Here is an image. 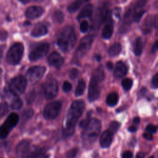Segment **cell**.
Masks as SVG:
<instances>
[{
    "mask_svg": "<svg viewBox=\"0 0 158 158\" xmlns=\"http://www.w3.org/2000/svg\"><path fill=\"white\" fill-rule=\"evenodd\" d=\"M10 92H11V97H12V99L10 102V107L12 109H14V110H19L22 106V104H23L22 101L18 96L17 94L12 93V91Z\"/></svg>",
    "mask_w": 158,
    "mask_h": 158,
    "instance_id": "603a6c76",
    "label": "cell"
},
{
    "mask_svg": "<svg viewBox=\"0 0 158 158\" xmlns=\"http://www.w3.org/2000/svg\"><path fill=\"white\" fill-rule=\"evenodd\" d=\"M106 65H107V67L109 69H110V70L112 69L113 68V66H114L113 64H112L111 62H107Z\"/></svg>",
    "mask_w": 158,
    "mask_h": 158,
    "instance_id": "681fc988",
    "label": "cell"
},
{
    "mask_svg": "<svg viewBox=\"0 0 158 158\" xmlns=\"http://www.w3.org/2000/svg\"><path fill=\"white\" fill-rule=\"evenodd\" d=\"M120 123L117 121H114L112 122L109 125V130L114 135L120 128Z\"/></svg>",
    "mask_w": 158,
    "mask_h": 158,
    "instance_id": "1f68e13d",
    "label": "cell"
},
{
    "mask_svg": "<svg viewBox=\"0 0 158 158\" xmlns=\"http://www.w3.org/2000/svg\"><path fill=\"white\" fill-rule=\"evenodd\" d=\"M46 67L41 65L33 66L28 69L27 72V78L32 82L40 80L44 74Z\"/></svg>",
    "mask_w": 158,
    "mask_h": 158,
    "instance_id": "4fadbf2b",
    "label": "cell"
},
{
    "mask_svg": "<svg viewBox=\"0 0 158 158\" xmlns=\"http://www.w3.org/2000/svg\"><path fill=\"white\" fill-rule=\"evenodd\" d=\"M48 33L47 27L42 23H38L35 25L31 30V35L34 37H41L46 35Z\"/></svg>",
    "mask_w": 158,
    "mask_h": 158,
    "instance_id": "ffe728a7",
    "label": "cell"
},
{
    "mask_svg": "<svg viewBox=\"0 0 158 158\" xmlns=\"http://www.w3.org/2000/svg\"><path fill=\"white\" fill-rule=\"evenodd\" d=\"M139 121H140V119H139V118L138 117L134 118V119H133V122H134L135 124L139 123Z\"/></svg>",
    "mask_w": 158,
    "mask_h": 158,
    "instance_id": "f907efd6",
    "label": "cell"
},
{
    "mask_svg": "<svg viewBox=\"0 0 158 158\" xmlns=\"http://www.w3.org/2000/svg\"><path fill=\"white\" fill-rule=\"evenodd\" d=\"M144 156H145V154H144V152H138V153L136 154V158H144Z\"/></svg>",
    "mask_w": 158,
    "mask_h": 158,
    "instance_id": "7dc6e473",
    "label": "cell"
},
{
    "mask_svg": "<svg viewBox=\"0 0 158 158\" xmlns=\"http://www.w3.org/2000/svg\"><path fill=\"white\" fill-rule=\"evenodd\" d=\"M50 46L48 43H42L38 44L30 51L29 54V59L31 61H36L44 57L48 52Z\"/></svg>",
    "mask_w": 158,
    "mask_h": 158,
    "instance_id": "30bf717a",
    "label": "cell"
},
{
    "mask_svg": "<svg viewBox=\"0 0 158 158\" xmlns=\"http://www.w3.org/2000/svg\"><path fill=\"white\" fill-rule=\"evenodd\" d=\"M83 2V0H75L70 4L67 7V10L70 13H73L76 12L81 6Z\"/></svg>",
    "mask_w": 158,
    "mask_h": 158,
    "instance_id": "83f0119b",
    "label": "cell"
},
{
    "mask_svg": "<svg viewBox=\"0 0 158 158\" xmlns=\"http://www.w3.org/2000/svg\"><path fill=\"white\" fill-rule=\"evenodd\" d=\"M8 112V106L6 102L0 103V119Z\"/></svg>",
    "mask_w": 158,
    "mask_h": 158,
    "instance_id": "d6a6232c",
    "label": "cell"
},
{
    "mask_svg": "<svg viewBox=\"0 0 158 158\" xmlns=\"http://www.w3.org/2000/svg\"><path fill=\"white\" fill-rule=\"evenodd\" d=\"M85 107V104L82 100H77L72 102L69 108L65 125L62 131V134L64 137H69L73 134L75 125L78 118L82 115Z\"/></svg>",
    "mask_w": 158,
    "mask_h": 158,
    "instance_id": "6da1fadb",
    "label": "cell"
},
{
    "mask_svg": "<svg viewBox=\"0 0 158 158\" xmlns=\"http://www.w3.org/2000/svg\"><path fill=\"white\" fill-rule=\"evenodd\" d=\"M90 115H91V114H89V115L88 114V117H87L85 119L81 120V121L80 122L79 125H80V127L81 128H84L88 125V123H89V120H90V119H91V118H90Z\"/></svg>",
    "mask_w": 158,
    "mask_h": 158,
    "instance_id": "60d3db41",
    "label": "cell"
},
{
    "mask_svg": "<svg viewBox=\"0 0 158 158\" xmlns=\"http://www.w3.org/2000/svg\"><path fill=\"white\" fill-rule=\"evenodd\" d=\"M7 36L8 33L6 30L3 29H0V41H4L6 40Z\"/></svg>",
    "mask_w": 158,
    "mask_h": 158,
    "instance_id": "b9f144b4",
    "label": "cell"
},
{
    "mask_svg": "<svg viewBox=\"0 0 158 158\" xmlns=\"http://www.w3.org/2000/svg\"><path fill=\"white\" fill-rule=\"evenodd\" d=\"M122 158H133V153L130 151H126L122 154Z\"/></svg>",
    "mask_w": 158,
    "mask_h": 158,
    "instance_id": "7bdbcfd3",
    "label": "cell"
},
{
    "mask_svg": "<svg viewBox=\"0 0 158 158\" xmlns=\"http://www.w3.org/2000/svg\"><path fill=\"white\" fill-rule=\"evenodd\" d=\"M133 85V81L131 79L126 78H124L122 81V86L124 90L128 91L132 86Z\"/></svg>",
    "mask_w": 158,
    "mask_h": 158,
    "instance_id": "4dcf8cb0",
    "label": "cell"
},
{
    "mask_svg": "<svg viewBox=\"0 0 158 158\" xmlns=\"http://www.w3.org/2000/svg\"><path fill=\"white\" fill-rule=\"evenodd\" d=\"M64 14L60 10H55L52 15V20L55 22H57L58 23H60L64 21Z\"/></svg>",
    "mask_w": 158,
    "mask_h": 158,
    "instance_id": "f546056e",
    "label": "cell"
},
{
    "mask_svg": "<svg viewBox=\"0 0 158 158\" xmlns=\"http://www.w3.org/2000/svg\"><path fill=\"white\" fill-rule=\"evenodd\" d=\"M43 1V0H19V1H20L23 4H27V3L31 2H39V1Z\"/></svg>",
    "mask_w": 158,
    "mask_h": 158,
    "instance_id": "bcb514c9",
    "label": "cell"
},
{
    "mask_svg": "<svg viewBox=\"0 0 158 158\" xmlns=\"http://www.w3.org/2000/svg\"><path fill=\"white\" fill-rule=\"evenodd\" d=\"M101 128V124L99 120L94 118L90 119L81 133V139L85 147L90 148L92 146L98 137Z\"/></svg>",
    "mask_w": 158,
    "mask_h": 158,
    "instance_id": "3957f363",
    "label": "cell"
},
{
    "mask_svg": "<svg viewBox=\"0 0 158 158\" xmlns=\"http://www.w3.org/2000/svg\"><path fill=\"white\" fill-rule=\"evenodd\" d=\"M96 58L97 59V60H98V61L101 60V56H99V55H96Z\"/></svg>",
    "mask_w": 158,
    "mask_h": 158,
    "instance_id": "f5cc1de1",
    "label": "cell"
},
{
    "mask_svg": "<svg viewBox=\"0 0 158 158\" xmlns=\"http://www.w3.org/2000/svg\"><path fill=\"white\" fill-rule=\"evenodd\" d=\"M105 77L103 67L101 65L96 68L93 72L88 88V98L90 102H94L98 99L100 95L99 84Z\"/></svg>",
    "mask_w": 158,
    "mask_h": 158,
    "instance_id": "277c9868",
    "label": "cell"
},
{
    "mask_svg": "<svg viewBox=\"0 0 158 158\" xmlns=\"http://www.w3.org/2000/svg\"><path fill=\"white\" fill-rule=\"evenodd\" d=\"M152 26H153V17H152L151 15H149L144 19L142 24L141 30L143 33L145 35L149 33L151 31V28Z\"/></svg>",
    "mask_w": 158,
    "mask_h": 158,
    "instance_id": "7402d4cb",
    "label": "cell"
},
{
    "mask_svg": "<svg viewBox=\"0 0 158 158\" xmlns=\"http://www.w3.org/2000/svg\"><path fill=\"white\" fill-rule=\"evenodd\" d=\"M30 152V143L28 140L21 141L16 147V153L20 158H26Z\"/></svg>",
    "mask_w": 158,
    "mask_h": 158,
    "instance_id": "5bb4252c",
    "label": "cell"
},
{
    "mask_svg": "<svg viewBox=\"0 0 158 158\" xmlns=\"http://www.w3.org/2000/svg\"><path fill=\"white\" fill-rule=\"evenodd\" d=\"M33 110L31 109H28L25 110L22 114V120L26 121L31 118L33 115Z\"/></svg>",
    "mask_w": 158,
    "mask_h": 158,
    "instance_id": "836d02e7",
    "label": "cell"
},
{
    "mask_svg": "<svg viewBox=\"0 0 158 158\" xmlns=\"http://www.w3.org/2000/svg\"><path fill=\"white\" fill-rule=\"evenodd\" d=\"M49 64L54 67L59 69L64 64L63 57L57 52H52L48 59Z\"/></svg>",
    "mask_w": 158,
    "mask_h": 158,
    "instance_id": "2e32d148",
    "label": "cell"
},
{
    "mask_svg": "<svg viewBox=\"0 0 158 158\" xmlns=\"http://www.w3.org/2000/svg\"><path fill=\"white\" fill-rule=\"evenodd\" d=\"M143 136L144 138H145L147 140H152L153 139V136H152V135L149 133H144L143 135Z\"/></svg>",
    "mask_w": 158,
    "mask_h": 158,
    "instance_id": "ee69618b",
    "label": "cell"
},
{
    "mask_svg": "<svg viewBox=\"0 0 158 158\" xmlns=\"http://www.w3.org/2000/svg\"><path fill=\"white\" fill-rule=\"evenodd\" d=\"M19 120V116L16 113L10 114L2 125L0 127V138H6L17 125Z\"/></svg>",
    "mask_w": 158,
    "mask_h": 158,
    "instance_id": "52a82bcc",
    "label": "cell"
},
{
    "mask_svg": "<svg viewBox=\"0 0 158 158\" xmlns=\"http://www.w3.org/2000/svg\"><path fill=\"white\" fill-rule=\"evenodd\" d=\"M78 75V70L76 68L72 69L69 73V77L72 80L75 79Z\"/></svg>",
    "mask_w": 158,
    "mask_h": 158,
    "instance_id": "ab89813d",
    "label": "cell"
},
{
    "mask_svg": "<svg viewBox=\"0 0 158 158\" xmlns=\"http://www.w3.org/2000/svg\"><path fill=\"white\" fill-rule=\"evenodd\" d=\"M151 86L154 88H157L158 86V73H156L151 80Z\"/></svg>",
    "mask_w": 158,
    "mask_h": 158,
    "instance_id": "f35d334b",
    "label": "cell"
},
{
    "mask_svg": "<svg viewBox=\"0 0 158 158\" xmlns=\"http://www.w3.org/2000/svg\"><path fill=\"white\" fill-rule=\"evenodd\" d=\"M1 73H2V69L0 68V79H1Z\"/></svg>",
    "mask_w": 158,
    "mask_h": 158,
    "instance_id": "db71d44e",
    "label": "cell"
},
{
    "mask_svg": "<svg viewBox=\"0 0 158 158\" xmlns=\"http://www.w3.org/2000/svg\"><path fill=\"white\" fill-rule=\"evenodd\" d=\"M27 85V80L26 78L22 75H19L11 80L8 89L18 95L24 93Z\"/></svg>",
    "mask_w": 158,
    "mask_h": 158,
    "instance_id": "ba28073f",
    "label": "cell"
},
{
    "mask_svg": "<svg viewBox=\"0 0 158 158\" xmlns=\"http://www.w3.org/2000/svg\"><path fill=\"white\" fill-rule=\"evenodd\" d=\"M144 43L143 41L141 38H136L135 44H134V48H133V52L137 56H139L141 54L143 49Z\"/></svg>",
    "mask_w": 158,
    "mask_h": 158,
    "instance_id": "484cf974",
    "label": "cell"
},
{
    "mask_svg": "<svg viewBox=\"0 0 158 158\" xmlns=\"http://www.w3.org/2000/svg\"><path fill=\"white\" fill-rule=\"evenodd\" d=\"M2 56H3V49H0V63H1V60L2 59Z\"/></svg>",
    "mask_w": 158,
    "mask_h": 158,
    "instance_id": "816d5d0a",
    "label": "cell"
},
{
    "mask_svg": "<svg viewBox=\"0 0 158 158\" xmlns=\"http://www.w3.org/2000/svg\"><path fill=\"white\" fill-rule=\"evenodd\" d=\"M146 131L148 133H149L151 134L155 133L157 131V127L156 125H152V124H149V125L146 126Z\"/></svg>",
    "mask_w": 158,
    "mask_h": 158,
    "instance_id": "8d00e7d4",
    "label": "cell"
},
{
    "mask_svg": "<svg viewBox=\"0 0 158 158\" xmlns=\"http://www.w3.org/2000/svg\"><path fill=\"white\" fill-rule=\"evenodd\" d=\"M44 12L43 9L40 6H33L29 7L25 12L26 17L31 20L36 19L42 15Z\"/></svg>",
    "mask_w": 158,
    "mask_h": 158,
    "instance_id": "9a60e30c",
    "label": "cell"
},
{
    "mask_svg": "<svg viewBox=\"0 0 158 158\" xmlns=\"http://www.w3.org/2000/svg\"><path fill=\"white\" fill-rule=\"evenodd\" d=\"M24 47L21 43H14L8 50L6 54V60L11 65L18 64L23 56Z\"/></svg>",
    "mask_w": 158,
    "mask_h": 158,
    "instance_id": "5b68a950",
    "label": "cell"
},
{
    "mask_svg": "<svg viewBox=\"0 0 158 158\" xmlns=\"http://www.w3.org/2000/svg\"><path fill=\"white\" fill-rule=\"evenodd\" d=\"M128 130L130 132H134V131H136L137 130V128L135 126H130V127H128Z\"/></svg>",
    "mask_w": 158,
    "mask_h": 158,
    "instance_id": "c3c4849f",
    "label": "cell"
},
{
    "mask_svg": "<svg viewBox=\"0 0 158 158\" xmlns=\"http://www.w3.org/2000/svg\"><path fill=\"white\" fill-rule=\"evenodd\" d=\"M127 71L128 68L125 63L122 61H118L115 65L114 75L116 78H121L127 74Z\"/></svg>",
    "mask_w": 158,
    "mask_h": 158,
    "instance_id": "d6986e66",
    "label": "cell"
},
{
    "mask_svg": "<svg viewBox=\"0 0 158 158\" xmlns=\"http://www.w3.org/2000/svg\"><path fill=\"white\" fill-rule=\"evenodd\" d=\"M77 37L75 30L71 26H66L60 29L56 36L58 47L64 52L71 51L76 43Z\"/></svg>",
    "mask_w": 158,
    "mask_h": 158,
    "instance_id": "7a4b0ae2",
    "label": "cell"
},
{
    "mask_svg": "<svg viewBox=\"0 0 158 158\" xmlns=\"http://www.w3.org/2000/svg\"><path fill=\"white\" fill-rule=\"evenodd\" d=\"M149 158H154V156H150Z\"/></svg>",
    "mask_w": 158,
    "mask_h": 158,
    "instance_id": "11a10c76",
    "label": "cell"
},
{
    "mask_svg": "<svg viewBox=\"0 0 158 158\" xmlns=\"http://www.w3.org/2000/svg\"><path fill=\"white\" fill-rule=\"evenodd\" d=\"M61 103L59 101H53L48 103L44 109L43 116L46 119H54L58 116L61 110Z\"/></svg>",
    "mask_w": 158,
    "mask_h": 158,
    "instance_id": "7c38bea8",
    "label": "cell"
},
{
    "mask_svg": "<svg viewBox=\"0 0 158 158\" xmlns=\"http://www.w3.org/2000/svg\"><path fill=\"white\" fill-rule=\"evenodd\" d=\"M89 24L86 20H83L81 22L80 25V30L82 33H85L88 30Z\"/></svg>",
    "mask_w": 158,
    "mask_h": 158,
    "instance_id": "d590c367",
    "label": "cell"
},
{
    "mask_svg": "<svg viewBox=\"0 0 158 158\" xmlns=\"http://www.w3.org/2000/svg\"><path fill=\"white\" fill-rule=\"evenodd\" d=\"M62 89H63V91L64 92H65V93L69 92L72 89V85H71V83H69L67 81H65L63 83Z\"/></svg>",
    "mask_w": 158,
    "mask_h": 158,
    "instance_id": "74e56055",
    "label": "cell"
},
{
    "mask_svg": "<svg viewBox=\"0 0 158 158\" xmlns=\"http://www.w3.org/2000/svg\"><path fill=\"white\" fill-rule=\"evenodd\" d=\"M157 43H158L157 41H156V42H155L154 44H153L152 48V49H151V52H152V53H154V52H155L157 51V49H158Z\"/></svg>",
    "mask_w": 158,
    "mask_h": 158,
    "instance_id": "f6af8a7d",
    "label": "cell"
},
{
    "mask_svg": "<svg viewBox=\"0 0 158 158\" xmlns=\"http://www.w3.org/2000/svg\"><path fill=\"white\" fill-rule=\"evenodd\" d=\"M86 87V83L85 81L81 79L80 80L77 85V86L76 88L75 91V94L76 96H80L81 95L83 94Z\"/></svg>",
    "mask_w": 158,
    "mask_h": 158,
    "instance_id": "f1b7e54d",
    "label": "cell"
},
{
    "mask_svg": "<svg viewBox=\"0 0 158 158\" xmlns=\"http://www.w3.org/2000/svg\"><path fill=\"white\" fill-rule=\"evenodd\" d=\"M118 100V95L116 92H112L109 93L106 98V102L110 107L115 106Z\"/></svg>",
    "mask_w": 158,
    "mask_h": 158,
    "instance_id": "d4e9b609",
    "label": "cell"
},
{
    "mask_svg": "<svg viewBox=\"0 0 158 158\" xmlns=\"http://www.w3.org/2000/svg\"><path fill=\"white\" fill-rule=\"evenodd\" d=\"M83 1H89V0H83Z\"/></svg>",
    "mask_w": 158,
    "mask_h": 158,
    "instance_id": "9f6ffc18",
    "label": "cell"
},
{
    "mask_svg": "<svg viewBox=\"0 0 158 158\" xmlns=\"http://www.w3.org/2000/svg\"><path fill=\"white\" fill-rule=\"evenodd\" d=\"M122 50V46L119 43H115L112 44L108 50V54L110 57L118 56Z\"/></svg>",
    "mask_w": 158,
    "mask_h": 158,
    "instance_id": "4316f807",
    "label": "cell"
},
{
    "mask_svg": "<svg viewBox=\"0 0 158 158\" xmlns=\"http://www.w3.org/2000/svg\"><path fill=\"white\" fill-rule=\"evenodd\" d=\"M114 30L113 20L109 18L106 22L102 31V38L105 40H109L112 35Z\"/></svg>",
    "mask_w": 158,
    "mask_h": 158,
    "instance_id": "ac0fdd59",
    "label": "cell"
},
{
    "mask_svg": "<svg viewBox=\"0 0 158 158\" xmlns=\"http://www.w3.org/2000/svg\"><path fill=\"white\" fill-rule=\"evenodd\" d=\"M109 6L108 2H104L98 7L93 22V28H97L105 23L109 18Z\"/></svg>",
    "mask_w": 158,
    "mask_h": 158,
    "instance_id": "8992f818",
    "label": "cell"
},
{
    "mask_svg": "<svg viewBox=\"0 0 158 158\" xmlns=\"http://www.w3.org/2000/svg\"><path fill=\"white\" fill-rule=\"evenodd\" d=\"M45 149H36L29 153L26 158H48Z\"/></svg>",
    "mask_w": 158,
    "mask_h": 158,
    "instance_id": "cb8c5ba5",
    "label": "cell"
},
{
    "mask_svg": "<svg viewBox=\"0 0 158 158\" xmlns=\"http://www.w3.org/2000/svg\"><path fill=\"white\" fill-rule=\"evenodd\" d=\"M79 149L77 148H72L66 153L67 158H74L78 152Z\"/></svg>",
    "mask_w": 158,
    "mask_h": 158,
    "instance_id": "e575fe53",
    "label": "cell"
},
{
    "mask_svg": "<svg viewBox=\"0 0 158 158\" xmlns=\"http://www.w3.org/2000/svg\"><path fill=\"white\" fill-rule=\"evenodd\" d=\"M93 6L91 4H88L85 5L80 10V13L78 14L77 19L78 20H80L85 18L90 17L93 14Z\"/></svg>",
    "mask_w": 158,
    "mask_h": 158,
    "instance_id": "44dd1931",
    "label": "cell"
},
{
    "mask_svg": "<svg viewBox=\"0 0 158 158\" xmlns=\"http://www.w3.org/2000/svg\"><path fill=\"white\" fill-rule=\"evenodd\" d=\"M113 134L109 130H105L101 135L99 143L102 148H107L110 146L112 141Z\"/></svg>",
    "mask_w": 158,
    "mask_h": 158,
    "instance_id": "e0dca14e",
    "label": "cell"
},
{
    "mask_svg": "<svg viewBox=\"0 0 158 158\" xmlns=\"http://www.w3.org/2000/svg\"><path fill=\"white\" fill-rule=\"evenodd\" d=\"M94 38V37L93 35H88L80 40V43L76 50L75 56L77 57L80 58L85 55V54L90 49Z\"/></svg>",
    "mask_w": 158,
    "mask_h": 158,
    "instance_id": "8fae6325",
    "label": "cell"
},
{
    "mask_svg": "<svg viewBox=\"0 0 158 158\" xmlns=\"http://www.w3.org/2000/svg\"><path fill=\"white\" fill-rule=\"evenodd\" d=\"M42 88L44 97L47 99H52L57 94L58 84L57 80L54 78L48 79L43 83Z\"/></svg>",
    "mask_w": 158,
    "mask_h": 158,
    "instance_id": "9c48e42d",
    "label": "cell"
}]
</instances>
